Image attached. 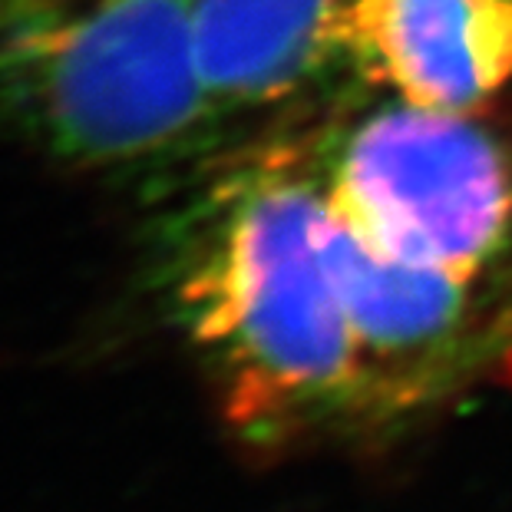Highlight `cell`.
<instances>
[{"instance_id":"obj_1","label":"cell","mask_w":512,"mask_h":512,"mask_svg":"<svg viewBox=\"0 0 512 512\" xmlns=\"http://www.w3.org/2000/svg\"><path fill=\"white\" fill-rule=\"evenodd\" d=\"M156 285L245 437L364 417L321 176L288 152L225 169L172 215Z\"/></svg>"},{"instance_id":"obj_4","label":"cell","mask_w":512,"mask_h":512,"mask_svg":"<svg viewBox=\"0 0 512 512\" xmlns=\"http://www.w3.org/2000/svg\"><path fill=\"white\" fill-rule=\"evenodd\" d=\"M328 248L351 321L364 417H397L446 394L473 357V278L361 242L328 209Z\"/></svg>"},{"instance_id":"obj_5","label":"cell","mask_w":512,"mask_h":512,"mask_svg":"<svg viewBox=\"0 0 512 512\" xmlns=\"http://www.w3.org/2000/svg\"><path fill=\"white\" fill-rule=\"evenodd\" d=\"M341 50L390 96L476 113L512 83V0H344Z\"/></svg>"},{"instance_id":"obj_3","label":"cell","mask_w":512,"mask_h":512,"mask_svg":"<svg viewBox=\"0 0 512 512\" xmlns=\"http://www.w3.org/2000/svg\"><path fill=\"white\" fill-rule=\"evenodd\" d=\"M321 192L370 248L460 278L512 242V156L473 113L394 96L344 129Z\"/></svg>"},{"instance_id":"obj_2","label":"cell","mask_w":512,"mask_h":512,"mask_svg":"<svg viewBox=\"0 0 512 512\" xmlns=\"http://www.w3.org/2000/svg\"><path fill=\"white\" fill-rule=\"evenodd\" d=\"M0 119L73 166L176 156L215 123L189 0H0Z\"/></svg>"},{"instance_id":"obj_6","label":"cell","mask_w":512,"mask_h":512,"mask_svg":"<svg viewBox=\"0 0 512 512\" xmlns=\"http://www.w3.org/2000/svg\"><path fill=\"white\" fill-rule=\"evenodd\" d=\"M215 119L288 100L341 50L344 0H189Z\"/></svg>"}]
</instances>
